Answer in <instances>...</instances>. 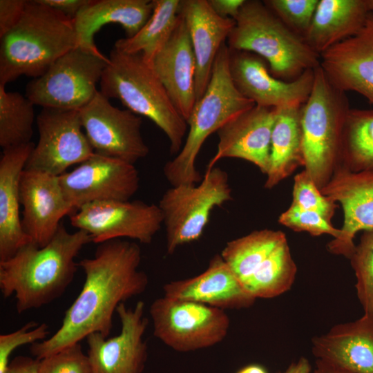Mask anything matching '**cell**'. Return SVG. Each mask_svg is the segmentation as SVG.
I'll list each match as a JSON object with an SVG mask.
<instances>
[{
  "label": "cell",
  "instance_id": "cell-25",
  "mask_svg": "<svg viewBox=\"0 0 373 373\" xmlns=\"http://www.w3.org/2000/svg\"><path fill=\"white\" fill-rule=\"evenodd\" d=\"M33 142L3 150L0 159V261L11 258L31 241L19 215V182Z\"/></svg>",
  "mask_w": 373,
  "mask_h": 373
},
{
  "label": "cell",
  "instance_id": "cell-41",
  "mask_svg": "<svg viewBox=\"0 0 373 373\" xmlns=\"http://www.w3.org/2000/svg\"><path fill=\"white\" fill-rule=\"evenodd\" d=\"M90 0H37V1L70 21L75 19L79 12Z\"/></svg>",
  "mask_w": 373,
  "mask_h": 373
},
{
  "label": "cell",
  "instance_id": "cell-36",
  "mask_svg": "<svg viewBox=\"0 0 373 373\" xmlns=\"http://www.w3.org/2000/svg\"><path fill=\"white\" fill-rule=\"evenodd\" d=\"M319 0H266V6L291 30L304 38Z\"/></svg>",
  "mask_w": 373,
  "mask_h": 373
},
{
  "label": "cell",
  "instance_id": "cell-34",
  "mask_svg": "<svg viewBox=\"0 0 373 373\" xmlns=\"http://www.w3.org/2000/svg\"><path fill=\"white\" fill-rule=\"evenodd\" d=\"M349 260L355 274L356 296L363 314L373 319V229L363 231Z\"/></svg>",
  "mask_w": 373,
  "mask_h": 373
},
{
  "label": "cell",
  "instance_id": "cell-45",
  "mask_svg": "<svg viewBox=\"0 0 373 373\" xmlns=\"http://www.w3.org/2000/svg\"><path fill=\"white\" fill-rule=\"evenodd\" d=\"M312 373H352L322 360H316V367Z\"/></svg>",
  "mask_w": 373,
  "mask_h": 373
},
{
  "label": "cell",
  "instance_id": "cell-11",
  "mask_svg": "<svg viewBox=\"0 0 373 373\" xmlns=\"http://www.w3.org/2000/svg\"><path fill=\"white\" fill-rule=\"evenodd\" d=\"M70 222L98 245L121 238L149 244L163 224L158 205L141 200L90 202L72 213Z\"/></svg>",
  "mask_w": 373,
  "mask_h": 373
},
{
  "label": "cell",
  "instance_id": "cell-18",
  "mask_svg": "<svg viewBox=\"0 0 373 373\" xmlns=\"http://www.w3.org/2000/svg\"><path fill=\"white\" fill-rule=\"evenodd\" d=\"M321 191L341 204L344 216L341 236L332 239L327 249L349 259L357 233L373 229V172H354L338 166Z\"/></svg>",
  "mask_w": 373,
  "mask_h": 373
},
{
  "label": "cell",
  "instance_id": "cell-15",
  "mask_svg": "<svg viewBox=\"0 0 373 373\" xmlns=\"http://www.w3.org/2000/svg\"><path fill=\"white\" fill-rule=\"evenodd\" d=\"M144 309L142 300L133 308L122 303L116 309L121 323L118 335L107 338L96 332L86 338L92 373H142L148 355Z\"/></svg>",
  "mask_w": 373,
  "mask_h": 373
},
{
  "label": "cell",
  "instance_id": "cell-46",
  "mask_svg": "<svg viewBox=\"0 0 373 373\" xmlns=\"http://www.w3.org/2000/svg\"><path fill=\"white\" fill-rule=\"evenodd\" d=\"M236 373H268L267 370L258 364H250L245 366Z\"/></svg>",
  "mask_w": 373,
  "mask_h": 373
},
{
  "label": "cell",
  "instance_id": "cell-17",
  "mask_svg": "<svg viewBox=\"0 0 373 373\" xmlns=\"http://www.w3.org/2000/svg\"><path fill=\"white\" fill-rule=\"evenodd\" d=\"M21 224L31 241L46 245L57 231L61 220L76 209L66 199L59 176L26 169L19 182Z\"/></svg>",
  "mask_w": 373,
  "mask_h": 373
},
{
  "label": "cell",
  "instance_id": "cell-29",
  "mask_svg": "<svg viewBox=\"0 0 373 373\" xmlns=\"http://www.w3.org/2000/svg\"><path fill=\"white\" fill-rule=\"evenodd\" d=\"M153 12L133 37L119 39L117 50L128 54H141L149 64L171 35L179 18L181 0H153Z\"/></svg>",
  "mask_w": 373,
  "mask_h": 373
},
{
  "label": "cell",
  "instance_id": "cell-4",
  "mask_svg": "<svg viewBox=\"0 0 373 373\" xmlns=\"http://www.w3.org/2000/svg\"><path fill=\"white\" fill-rule=\"evenodd\" d=\"M101 77L100 92L117 99L126 109L152 121L166 135L171 154L181 150L188 131L186 120L177 110L152 66L141 54L111 51Z\"/></svg>",
  "mask_w": 373,
  "mask_h": 373
},
{
  "label": "cell",
  "instance_id": "cell-6",
  "mask_svg": "<svg viewBox=\"0 0 373 373\" xmlns=\"http://www.w3.org/2000/svg\"><path fill=\"white\" fill-rule=\"evenodd\" d=\"M233 19L235 26L227 39L228 48L260 57L275 77L293 81L320 66V55L263 1L245 0Z\"/></svg>",
  "mask_w": 373,
  "mask_h": 373
},
{
  "label": "cell",
  "instance_id": "cell-42",
  "mask_svg": "<svg viewBox=\"0 0 373 373\" xmlns=\"http://www.w3.org/2000/svg\"><path fill=\"white\" fill-rule=\"evenodd\" d=\"M245 0H208L213 11L222 18L234 19Z\"/></svg>",
  "mask_w": 373,
  "mask_h": 373
},
{
  "label": "cell",
  "instance_id": "cell-7",
  "mask_svg": "<svg viewBox=\"0 0 373 373\" xmlns=\"http://www.w3.org/2000/svg\"><path fill=\"white\" fill-rule=\"evenodd\" d=\"M351 108L346 93L328 80L319 66L301 108L304 170L321 189L340 165L343 129Z\"/></svg>",
  "mask_w": 373,
  "mask_h": 373
},
{
  "label": "cell",
  "instance_id": "cell-19",
  "mask_svg": "<svg viewBox=\"0 0 373 373\" xmlns=\"http://www.w3.org/2000/svg\"><path fill=\"white\" fill-rule=\"evenodd\" d=\"M276 111L277 108L255 105L225 123L216 132L217 150L207 169L222 158H238L254 164L266 175Z\"/></svg>",
  "mask_w": 373,
  "mask_h": 373
},
{
  "label": "cell",
  "instance_id": "cell-26",
  "mask_svg": "<svg viewBox=\"0 0 373 373\" xmlns=\"http://www.w3.org/2000/svg\"><path fill=\"white\" fill-rule=\"evenodd\" d=\"M153 7V0H90L73 20L77 47L100 52L94 36L102 26L110 23L122 26L126 37L134 36L148 21Z\"/></svg>",
  "mask_w": 373,
  "mask_h": 373
},
{
  "label": "cell",
  "instance_id": "cell-20",
  "mask_svg": "<svg viewBox=\"0 0 373 373\" xmlns=\"http://www.w3.org/2000/svg\"><path fill=\"white\" fill-rule=\"evenodd\" d=\"M320 66L336 88L356 92L373 106V12L354 36L320 55Z\"/></svg>",
  "mask_w": 373,
  "mask_h": 373
},
{
  "label": "cell",
  "instance_id": "cell-47",
  "mask_svg": "<svg viewBox=\"0 0 373 373\" xmlns=\"http://www.w3.org/2000/svg\"><path fill=\"white\" fill-rule=\"evenodd\" d=\"M367 3L369 10L373 12V0H367Z\"/></svg>",
  "mask_w": 373,
  "mask_h": 373
},
{
  "label": "cell",
  "instance_id": "cell-8",
  "mask_svg": "<svg viewBox=\"0 0 373 373\" xmlns=\"http://www.w3.org/2000/svg\"><path fill=\"white\" fill-rule=\"evenodd\" d=\"M228 175L220 167L206 172L198 184L171 186L157 204L166 229V251L198 240L208 224L211 211L232 199Z\"/></svg>",
  "mask_w": 373,
  "mask_h": 373
},
{
  "label": "cell",
  "instance_id": "cell-22",
  "mask_svg": "<svg viewBox=\"0 0 373 373\" xmlns=\"http://www.w3.org/2000/svg\"><path fill=\"white\" fill-rule=\"evenodd\" d=\"M151 66L187 122L196 102V66L188 28L180 13L171 35Z\"/></svg>",
  "mask_w": 373,
  "mask_h": 373
},
{
  "label": "cell",
  "instance_id": "cell-23",
  "mask_svg": "<svg viewBox=\"0 0 373 373\" xmlns=\"http://www.w3.org/2000/svg\"><path fill=\"white\" fill-rule=\"evenodd\" d=\"M180 13L188 28L195 59L197 102L206 91L216 57L235 21L218 15L208 0H181Z\"/></svg>",
  "mask_w": 373,
  "mask_h": 373
},
{
  "label": "cell",
  "instance_id": "cell-37",
  "mask_svg": "<svg viewBox=\"0 0 373 373\" xmlns=\"http://www.w3.org/2000/svg\"><path fill=\"white\" fill-rule=\"evenodd\" d=\"M278 222L293 231L307 232L312 236L328 234L333 239H337L341 235L340 229L335 228L331 222L318 213L291 205L279 216Z\"/></svg>",
  "mask_w": 373,
  "mask_h": 373
},
{
  "label": "cell",
  "instance_id": "cell-21",
  "mask_svg": "<svg viewBox=\"0 0 373 373\" xmlns=\"http://www.w3.org/2000/svg\"><path fill=\"white\" fill-rule=\"evenodd\" d=\"M162 289L164 296L192 300L223 310L248 308L256 300L220 254L214 255L207 269L199 275L169 282Z\"/></svg>",
  "mask_w": 373,
  "mask_h": 373
},
{
  "label": "cell",
  "instance_id": "cell-2",
  "mask_svg": "<svg viewBox=\"0 0 373 373\" xmlns=\"http://www.w3.org/2000/svg\"><path fill=\"white\" fill-rule=\"evenodd\" d=\"M90 242L86 232H68L62 223L44 247L29 242L11 258L0 261L2 296L7 298L15 294L19 314L48 305L72 283L79 267L75 258Z\"/></svg>",
  "mask_w": 373,
  "mask_h": 373
},
{
  "label": "cell",
  "instance_id": "cell-10",
  "mask_svg": "<svg viewBox=\"0 0 373 373\" xmlns=\"http://www.w3.org/2000/svg\"><path fill=\"white\" fill-rule=\"evenodd\" d=\"M149 314L154 336L181 352L218 344L225 338L230 326L225 310L164 296L153 300Z\"/></svg>",
  "mask_w": 373,
  "mask_h": 373
},
{
  "label": "cell",
  "instance_id": "cell-40",
  "mask_svg": "<svg viewBox=\"0 0 373 373\" xmlns=\"http://www.w3.org/2000/svg\"><path fill=\"white\" fill-rule=\"evenodd\" d=\"M28 1L0 0V38L19 21Z\"/></svg>",
  "mask_w": 373,
  "mask_h": 373
},
{
  "label": "cell",
  "instance_id": "cell-16",
  "mask_svg": "<svg viewBox=\"0 0 373 373\" xmlns=\"http://www.w3.org/2000/svg\"><path fill=\"white\" fill-rule=\"evenodd\" d=\"M229 50V67L238 90L256 105L270 108L302 106L312 89L314 69L287 82L272 75L266 61L256 54Z\"/></svg>",
  "mask_w": 373,
  "mask_h": 373
},
{
  "label": "cell",
  "instance_id": "cell-24",
  "mask_svg": "<svg viewBox=\"0 0 373 373\" xmlns=\"http://www.w3.org/2000/svg\"><path fill=\"white\" fill-rule=\"evenodd\" d=\"M312 354L352 373H373V319L359 318L334 325L312 340Z\"/></svg>",
  "mask_w": 373,
  "mask_h": 373
},
{
  "label": "cell",
  "instance_id": "cell-31",
  "mask_svg": "<svg viewBox=\"0 0 373 373\" xmlns=\"http://www.w3.org/2000/svg\"><path fill=\"white\" fill-rule=\"evenodd\" d=\"M339 166L373 172L372 109H350L343 129Z\"/></svg>",
  "mask_w": 373,
  "mask_h": 373
},
{
  "label": "cell",
  "instance_id": "cell-44",
  "mask_svg": "<svg viewBox=\"0 0 373 373\" xmlns=\"http://www.w3.org/2000/svg\"><path fill=\"white\" fill-rule=\"evenodd\" d=\"M312 365L305 357H300L292 362L283 372L278 373H311Z\"/></svg>",
  "mask_w": 373,
  "mask_h": 373
},
{
  "label": "cell",
  "instance_id": "cell-35",
  "mask_svg": "<svg viewBox=\"0 0 373 373\" xmlns=\"http://www.w3.org/2000/svg\"><path fill=\"white\" fill-rule=\"evenodd\" d=\"M291 206L317 212L331 222L338 207L336 202L321 193L304 169L294 176Z\"/></svg>",
  "mask_w": 373,
  "mask_h": 373
},
{
  "label": "cell",
  "instance_id": "cell-14",
  "mask_svg": "<svg viewBox=\"0 0 373 373\" xmlns=\"http://www.w3.org/2000/svg\"><path fill=\"white\" fill-rule=\"evenodd\" d=\"M59 180L66 199L76 210L97 201L130 200L140 185L134 164L95 153Z\"/></svg>",
  "mask_w": 373,
  "mask_h": 373
},
{
  "label": "cell",
  "instance_id": "cell-3",
  "mask_svg": "<svg viewBox=\"0 0 373 373\" xmlns=\"http://www.w3.org/2000/svg\"><path fill=\"white\" fill-rule=\"evenodd\" d=\"M77 47L73 21L28 1L17 25L1 38L0 85L25 75H43L62 55Z\"/></svg>",
  "mask_w": 373,
  "mask_h": 373
},
{
  "label": "cell",
  "instance_id": "cell-5",
  "mask_svg": "<svg viewBox=\"0 0 373 373\" xmlns=\"http://www.w3.org/2000/svg\"><path fill=\"white\" fill-rule=\"evenodd\" d=\"M229 50L224 43L216 57L206 91L195 102L186 122L188 131L184 144L163 168L171 186L200 182L202 177L195 162L205 140L228 121L256 105L236 88L229 71Z\"/></svg>",
  "mask_w": 373,
  "mask_h": 373
},
{
  "label": "cell",
  "instance_id": "cell-13",
  "mask_svg": "<svg viewBox=\"0 0 373 373\" xmlns=\"http://www.w3.org/2000/svg\"><path fill=\"white\" fill-rule=\"evenodd\" d=\"M39 140L26 169L60 176L74 164H79L94 154L83 129L77 110L43 108L38 114Z\"/></svg>",
  "mask_w": 373,
  "mask_h": 373
},
{
  "label": "cell",
  "instance_id": "cell-39",
  "mask_svg": "<svg viewBox=\"0 0 373 373\" xmlns=\"http://www.w3.org/2000/svg\"><path fill=\"white\" fill-rule=\"evenodd\" d=\"M49 327L46 323L30 321L19 329L0 335V373H4L9 365V358L17 347L44 341L49 335Z\"/></svg>",
  "mask_w": 373,
  "mask_h": 373
},
{
  "label": "cell",
  "instance_id": "cell-33",
  "mask_svg": "<svg viewBox=\"0 0 373 373\" xmlns=\"http://www.w3.org/2000/svg\"><path fill=\"white\" fill-rule=\"evenodd\" d=\"M34 104L18 92L0 85V146L4 149L31 142Z\"/></svg>",
  "mask_w": 373,
  "mask_h": 373
},
{
  "label": "cell",
  "instance_id": "cell-43",
  "mask_svg": "<svg viewBox=\"0 0 373 373\" xmlns=\"http://www.w3.org/2000/svg\"><path fill=\"white\" fill-rule=\"evenodd\" d=\"M40 360L28 356L15 357L8 365L4 373H39Z\"/></svg>",
  "mask_w": 373,
  "mask_h": 373
},
{
  "label": "cell",
  "instance_id": "cell-1",
  "mask_svg": "<svg viewBox=\"0 0 373 373\" xmlns=\"http://www.w3.org/2000/svg\"><path fill=\"white\" fill-rule=\"evenodd\" d=\"M141 260V249L135 242L115 239L99 244L93 257L78 263L84 283L61 326L50 337L32 344L30 353L41 360L90 334L107 338L117 307L148 287V276L140 269Z\"/></svg>",
  "mask_w": 373,
  "mask_h": 373
},
{
  "label": "cell",
  "instance_id": "cell-38",
  "mask_svg": "<svg viewBox=\"0 0 373 373\" xmlns=\"http://www.w3.org/2000/svg\"><path fill=\"white\" fill-rule=\"evenodd\" d=\"M39 373L92 372L88 356L77 343L41 359Z\"/></svg>",
  "mask_w": 373,
  "mask_h": 373
},
{
  "label": "cell",
  "instance_id": "cell-12",
  "mask_svg": "<svg viewBox=\"0 0 373 373\" xmlns=\"http://www.w3.org/2000/svg\"><path fill=\"white\" fill-rule=\"evenodd\" d=\"M79 113L84 133L95 153L133 164L149 154L141 133L140 116L113 106L100 91Z\"/></svg>",
  "mask_w": 373,
  "mask_h": 373
},
{
  "label": "cell",
  "instance_id": "cell-9",
  "mask_svg": "<svg viewBox=\"0 0 373 373\" xmlns=\"http://www.w3.org/2000/svg\"><path fill=\"white\" fill-rule=\"evenodd\" d=\"M102 52L76 47L59 57L26 88V96L43 108L79 111L98 92L97 84L108 63Z\"/></svg>",
  "mask_w": 373,
  "mask_h": 373
},
{
  "label": "cell",
  "instance_id": "cell-28",
  "mask_svg": "<svg viewBox=\"0 0 373 373\" xmlns=\"http://www.w3.org/2000/svg\"><path fill=\"white\" fill-rule=\"evenodd\" d=\"M301 108H277L271 136L269 166L264 184L266 189L277 186L304 165Z\"/></svg>",
  "mask_w": 373,
  "mask_h": 373
},
{
  "label": "cell",
  "instance_id": "cell-30",
  "mask_svg": "<svg viewBox=\"0 0 373 373\" xmlns=\"http://www.w3.org/2000/svg\"><path fill=\"white\" fill-rule=\"evenodd\" d=\"M286 240L285 234L280 231L256 230L229 241L220 255L243 285L274 250Z\"/></svg>",
  "mask_w": 373,
  "mask_h": 373
},
{
  "label": "cell",
  "instance_id": "cell-32",
  "mask_svg": "<svg viewBox=\"0 0 373 373\" xmlns=\"http://www.w3.org/2000/svg\"><path fill=\"white\" fill-rule=\"evenodd\" d=\"M297 273L287 240L277 247L243 284L256 299L271 298L291 287Z\"/></svg>",
  "mask_w": 373,
  "mask_h": 373
},
{
  "label": "cell",
  "instance_id": "cell-27",
  "mask_svg": "<svg viewBox=\"0 0 373 373\" xmlns=\"http://www.w3.org/2000/svg\"><path fill=\"white\" fill-rule=\"evenodd\" d=\"M369 12L367 0H319L304 39L321 55L357 34Z\"/></svg>",
  "mask_w": 373,
  "mask_h": 373
}]
</instances>
